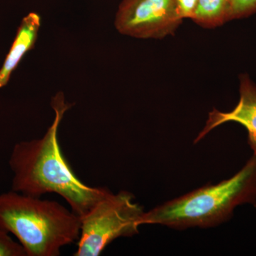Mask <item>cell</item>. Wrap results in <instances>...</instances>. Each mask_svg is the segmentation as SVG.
<instances>
[{
    "instance_id": "cell-1",
    "label": "cell",
    "mask_w": 256,
    "mask_h": 256,
    "mask_svg": "<svg viewBox=\"0 0 256 256\" xmlns=\"http://www.w3.org/2000/svg\"><path fill=\"white\" fill-rule=\"evenodd\" d=\"M50 105L55 117L44 136L13 148L9 160L13 173L12 190L36 197L57 194L82 218L110 190L88 186L77 178L62 152L58 137L60 122L72 105L65 102L60 92L52 98Z\"/></svg>"
},
{
    "instance_id": "cell-2",
    "label": "cell",
    "mask_w": 256,
    "mask_h": 256,
    "mask_svg": "<svg viewBox=\"0 0 256 256\" xmlns=\"http://www.w3.org/2000/svg\"><path fill=\"white\" fill-rule=\"evenodd\" d=\"M256 206V152L236 174L206 185L144 212L142 225L176 230L212 228L228 222L236 207Z\"/></svg>"
},
{
    "instance_id": "cell-3",
    "label": "cell",
    "mask_w": 256,
    "mask_h": 256,
    "mask_svg": "<svg viewBox=\"0 0 256 256\" xmlns=\"http://www.w3.org/2000/svg\"><path fill=\"white\" fill-rule=\"evenodd\" d=\"M0 228L14 235L28 256H58L78 240L80 218L57 202L11 190L0 194Z\"/></svg>"
},
{
    "instance_id": "cell-4",
    "label": "cell",
    "mask_w": 256,
    "mask_h": 256,
    "mask_svg": "<svg viewBox=\"0 0 256 256\" xmlns=\"http://www.w3.org/2000/svg\"><path fill=\"white\" fill-rule=\"evenodd\" d=\"M144 208L130 192L110 191L80 218L78 248L74 256H98L116 239L139 232Z\"/></svg>"
},
{
    "instance_id": "cell-5",
    "label": "cell",
    "mask_w": 256,
    "mask_h": 256,
    "mask_svg": "<svg viewBox=\"0 0 256 256\" xmlns=\"http://www.w3.org/2000/svg\"><path fill=\"white\" fill-rule=\"evenodd\" d=\"M183 21L175 0H122L114 26L127 36L162 40L174 35Z\"/></svg>"
},
{
    "instance_id": "cell-6",
    "label": "cell",
    "mask_w": 256,
    "mask_h": 256,
    "mask_svg": "<svg viewBox=\"0 0 256 256\" xmlns=\"http://www.w3.org/2000/svg\"><path fill=\"white\" fill-rule=\"evenodd\" d=\"M238 104L229 112L214 109L208 114L204 127L198 133L194 143L200 142L214 129L229 122H237L246 129L248 143L256 152V85L246 74L239 76Z\"/></svg>"
},
{
    "instance_id": "cell-7",
    "label": "cell",
    "mask_w": 256,
    "mask_h": 256,
    "mask_svg": "<svg viewBox=\"0 0 256 256\" xmlns=\"http://www.w3.org/2000/svg\"><path fill=\"white\" fill-rule=\"evenodd\" d=\"M40 25L41 18L36 13H30L23 18L12 46L0 69V88L6 85L24 56L34 46Z\"/></svg>"
},
{
    "instance_id": "cell-8",
    "label": "cell",
    "mask_w": 256,
    "mask_h": 256,
    "mask_svg": "<svg viewBox=\"0 0 256 256\" xmlns=\"http://www.w3.org/2000/svg\"><path fill=\"white\" fill-rule=\"evenodd\" d=\"M230 0H198L192 21L204 28H213L228 22Z\"/></svg>"
},
{
    "instance_id": "cell-9",
    "label": "cell",
    "mask_w": 256,
    "mask_h": 256,
    "mask_svg": "<svg viewBox=\"0 0 256 256\" xmlns=\"http://www.w3.org/2000/svg\"><path fill=\"white\" fill-rule=\"evenodd\" d=\"M256 12V0H230L228 22L247 18Z\"/></svg>"
},
{
    "instance_id": "cell-10",
    "label": "cell",
    "mask_w": 256,
    "mask_h": 256,
    "mask_svg": "<svg viewBox=\"0 0 256 256\" xmlns=\"http://www.w3.org/2000/svg\"><path fill=\"white\" fill-rule=\"evenodd\" d=\"M0 256H28L20 242H15L6 230L0 228Z\"/></svg>"
},
{
    "instance_id": "cell-11",
    "label": "cell",
    "mask_w": 256,
    "mask_h": 256,
    "mask_svg": "<svg viewBox=\"0 0 256 256\" xmlns=\"http://www.w3.org/2000/svg\"><path fill=\"white\" fill-rule=\"evenodd\" d=\"M175 2L184 20H192L196 11L198 0H175Z\"/></svg>"
}]
</instances>
